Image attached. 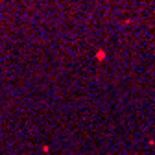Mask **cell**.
<instances>
[{"label":"cell","instance_id":"cell-1","mask_svg":"<svg viewBox=\"0 0 155 155\" xmlns=\"http://www.w3.org/2000/svg\"><path fill=\"white\" fill-rule=\"evenodd\" d=\"M105 57H107V52L104 50V48H98V50H96V54H94V59L96 61H105Z\"/></svg>","mask_w":155,"mask_h":155},{"label":"cell","instance_id":"cell-2","mask_svg":"<svg viewBox=\"0 0 155 155\" xmlns=\"http://www.w3.org/2000/svg\"><path fill=\"white\" fill-rule=\"evenodd\" d=\"M41 150H43V153H48V151H50V146H46V144H45Z\"/></svg>","mask_w":155,"mask_h":155}]
</instances>
